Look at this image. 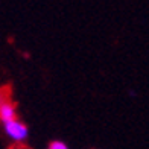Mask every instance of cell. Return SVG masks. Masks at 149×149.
Wrapping results in <instances>:
<instances>
[{
  "label": "cell",
  "mask_w": 149,
  "mask_h": 149,
  "mask_svg": "<svg viewBox=\"0 0 149 149\" xmlns=\"http://www.w3.org/2000/svg\"><path fill=\"white\" fill-rule=\"evenodd\" d=\"M0 119H2L3 122L15 120V108L9 100H6L5 104L0 105Z\"/></svg>",
  "instance_id": "7a4b0ae2"
},
{
  "label": "cell",
  "mask_w": 149,
  "mask_h": 149,
  "mask_svg": "<svg viewBox=\"0 0 149 149\" xmlns=\"http://www.w3.org/2000/svg\"><path fill=\"white\" fill-rule=\"evenodd\" d=\"M5 130H6V134H8L11 139L18 140V141H22L28 137V128L17 120L5 122Z\"/></svg>",
  "instance_id": "6da1fadb"
},
{
  "label": "cell",
  "mask_w": 149,
  "mask_h": 149,
  "mask_svg": "<svg viewBox=\"0 0 149 149\" xmlns=\"http://www.w3.org/2000/svg\"><path fill=\"white\" fill-rule=\"evenodd\" d=\"M49 149H67V146L63 143V141H52Z\"/></svg>",
  "instance_id": "3957f363"
}]
</instances>
